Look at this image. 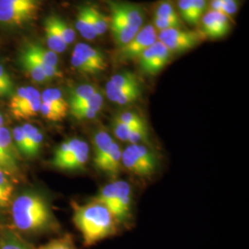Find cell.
Wrapping results in <instances>:
<instances>
[{
	"label": "cell",
	"instance_id": "obj_20",
	"mask_svg": "<svg viewBox=\"0 0 249 249\" xmlns=\"http://www.w3.org/2000/svg\"><path fill=\"white\" fill-rule=\"evenodd\" d=\"M45 31L48 49H50L55 53H63L68 45L65 44L61 36H59L57 30L55 29L52 16L45 19Z\"/></svg>",
	"mask_w": 249,
	"mask_h": 249
},
{
	"label": "cell",
	"instance_id": "obj_11",
	"mask_svg": "<svg viewBox=\"0 0 249 249\" xmlns=\"http://www.w3.org/2000/svg\"><path fill=\"white\" fill-rule=\"evenodd\" d=\"M0 171L9 177L16 176L19 171L18 152L11 131L6 126L0 127Z\"/></svg>",
	"mask_w": 249,
	"mask_h": 249
},
{
	"label": "cell",
	"instance_id": "obj_41",
	"mask_svg": "<svg viewBox=\"0 0 249 249\" xmlns=\"http://www.w3.org/2000/svg\"><path fill=\"white\" fill-rule=\"evenodd\" d=\"M4 123H5V118H4V116L2 115V113L0 112V127L4 126Z\"/></svg>",
	"mask_w": 249,
	"mask_h": 249
},
{
	"label": "cell",
	"instance_id": "obj_3",
	"mask_svg": "<svg viewBox=\"0 0 249 249\" xmlns=\"http://www.w3.org/2000/svg\"><path fill=\"white\" fill-rule=\"evenodd\" d=\"M89 157L88 143L79 138H71L54 150L51 164L56 169L77 171L86 166Z\"/></svg>",
	"mask_w": 249,
	"mask_h": 249
},
{
	"label": "cell",
	"instance_id": "obj_10",
	"mask_svg": "<svg viewBox=\"0 0 249 249\" xmlns=\"http://www.w3.org/2000/svg\"><path fill=\"white\" fill-rule=\"evenodd\" d=\"M171 52L160 41H156L138 58L140 68L148 75H156L169 62Z\"/></svg>",
	"mask_w": 249,
	"mask_h": 249
},
{
	"label": "cell",
	"instance_id": "obj_9",
	"mask_svg": "<svg viewBox=\"0 0 249 249\" xmlns=\"http://www.w3.org/2000/svg\"><path fill=\"white\" fill-rule=\"evenodd\" d=\"M157 40V32L153 25L148 24L142 27L129 43L119 48V57L124 60L138 59Z\"/></svg>",
	"mask_w": 249,
	"mask_h": 249
},
{
	"label": "cell",
	"instance_id": "obj_4",
	"mask_svg": "<svg viewBox=\"0 0 249 249\" xmlns=\"http://www.w3.org/2000/svg\"><path fill=\"white\" fill-rule=\"evenodd\" d=\"M41 4L42 0H0V26H25L36 18Z\"/></svg>",
	"mask_w": 249,
	"mask_h": 249
},
{
	"label": "cell",
	"instance_id": "obj_6",
	"mask_svg": "<svg viewBox=\"0 0 249 249\" xmlns=\"http://www.w3.org/2000/svg\"><path fill=\"white\" fill-rule=\"evenodd\" d=\"M41 93L32 86H23L14 91L10 97L9 110L16 119H29L40 112Z\"/></svg>",
	"mask_w": 249,
	"mask_h": 249
},
{
	"label": "cell",
	"instance_id": "obj_13",
	"mask_svg": "<svg viewBox=\"0 0 249 249\" xmlns=\"http://www.w3.org/2000/svg\"><path fill=\"white\" fill-rule=\"evenodd\" d=\"M132 203V190L125 181H116L115 209L113 215L118 223H124L130 217Z\"/></svg>",
	"mask_w": 249,
	"mask_h": 249
},
{
	"label": "cell",
	"instance_id": "obj_40",
	"mask_svg": "<svg viewBox=\"0 0 249 249\" xmlns=\"http://www.w3.org/2000/svg\"><path fill=\"white\" fill-rule=\"evenodd\" d=\"M12 81L9 72L0 64V82H10Z\"/></svg>",
	"mask_w": 249,
	"mask_h": 249
},
{
	"label": "cell",
	"instance_id": "obj_36",
	"mask_svg": "<svg viewBox=\"0 0 249 249\" xmlns=\"http://www.w3.org/2000/svg\"><path fill=\"white\" fill-rule=\"evenodd\" d=\"M71 113L73 117L78 120H89L96 117L100 111L92 108H77L71 109Z\"/></svg>",
	"mask_w": 249,
	"mask_h": 249
},
{
	"label": "cell",
	"instance_id": "obj_29",
	"mask_svg": "<svg viewBox=\"0 0 249 249\" xmlns=\"http://www.w3.org/2000/svg\"><path fill=\"white\" fill-rule=\"evenodd\" d=\"M154 17L157 18L180 19L177 10L168 0H162L154 10Z\"/></svg>",
	"mask_w": 249,
	"mask_h": 249
},
{
	"label": "cell",
	"instance_id": "obj_23",
	"mask_svg": "<svg viewBox=\"0 0 249 249\" xmlns=\"http://www.w3.org/2000/svg\"><path fill=\"white\" fill-rule=\"evenodd\" d=\"M14 187L5 173L0 171V207L8 208L12 203Z\"/></svg>",
	"mask_w": 249,
	"mask_h": 249
},
{
	"label": "cell",
	"instance_id": "obj_33",
	"mask_svg": "<svg viewBox=\"0 0 249 249\" xmlns=\"http://www.w3.org/2000/svg\"><path fill=\"white\" fill-rule=\"evenodd\" d=\"M11 137H12L13 142L18 151V154L25 156L26 155V142H25V137H24L22 126L21 125L15 126L11 130Z\"/></svg>",
	"mask_w": 249,
	"mask_h": 249
},
{
	"label": "cell",
	"instance_id": "obj_18",
	"mask_svg": "<svg viewBox=\"0 0 249 249\" xmlns=\"http://www.w3.org/2000/svg\"><path fill=\"white\" fill-rule=\"evenodd\" d=\"M21 126L26 142L25 157L28 159L36 158L42 150V146L44 143V134L37 126L30 123L22 124Z\"/></svg>",
	"mask_w": 249,
	"mask_h": 249
},
{
	"label": "cell",
	"instance_id": "obj_16",
	"mask_svg": "<svg viewBox=\"0 0 249 249\" xmlns=\"http://www.w3.org/2000/svg\"><path fill=\"white\" fill-rule=\"evenodd\" d=\"M110 12H111V19L109 20L110 29L112 31L116 45L120 48L126 45L127 43H129L140 29L129 26L124 18H122L120 14L117 13L116 10L110 9Z\"/></svg>",
	"mask_w": 249,
	"mask_h": 249
},
{
	"label": "cell",
	"instance_id": "obj_5",
	"mask_svg": "<svg viewBox=\"0 0 249 249\" xmlns=\"http://www.w3.org/2000/svg\"><path fill=\"white\" fill-rule=\"evenodd\" d=\"M122 166L135 176H152L157 168L155 154L145 144H129L122 151Z\"/></svg>",
	"mask_w": 249,
	"mask_h": 249
},
{
	"label": "cell",
	"instance_id": "obj_22",
	"mask_svg": "<svg viewBox=\"0 0 249 249\" xmlns=\"http://www.w3.org/2000/svg\"><path fill=\"white\" fill-rule=\"evenodd\" d=\"M20 64L26 72L27 75L38 83H45L49 81L45 76V72L43 69L37 64V63L27 54L24 51L20 55Z\"/></svg>",
	"mask_w": 249,
	"mask_h": 249
},
{
	"label": "cell",
	"instance_id": "obj_28",
	"mask_svg": "<svg viewBox=\"0 0 249 249\" xmlns=\"http://www.w3.org/2000/svg\"><path fill=\"white\" fill-rule=\"evenodd\" d=\"M178 7L181 17L185 21H187L188 24H191V25L198 24V21L194 13V9H193L191 0H178Z\"/></svg>",
	"mask_w": 249,
	"mask_h": 249
},
{
	"label": "cell",
	"instance_id": "obj_1",
	"mask_svg": "<svg viewBox=\"0 0 249 249\" xmlns=\"http://www.w3.org/2000/svg\"><path fill=\"white\" fill-rule=\"evenodd\" d=\"M73 223L80 231L85 247L115 235L117 221L107 207L93 199L86 204L72 202Z\"/></svg>",
	"mask_w": 249,
	"mask_h": 249
},
{
	"label": "cell",
	"instance_id": "obj_34",
	"mask_svg": "<svg viewBox=\"0 0 249 249\" xmlns=\"http://www.w3.org/2000/svg\"><path fill=\"white\" fill-rule=\"evenodd\" d=\"M29 248L15 235L7 233L0 241V249H28Z\"/></svg>",
	"mask_w": 249,
	"mask_h": 249
},
{
	"label": "cell",
	"instance_id": "obj_7",
	"mask_svg": "<svg viewBox=\"0 0 249 249\" xmlns=\"http://www.w3.org/2000/svg\"><path fill=\"white\" fill-rule=\"evenodd\" d=\"M71 61L75 70L84 74H97L105 71L107 66L102 51L83 43L74 47Z\"/></svg>",
	"mask_w": 249,
	"mask_h": 249
},
{
	"label": "cell",
	"instance_id": "obj_8",
	"mask_svg": "<svg viewBox=\"0 0 249 249\" xmlns=\"http://www.w3.org/2000/svg\"><path fill=\"white\" fill-rule=\"evenodd\" d=\"M204 38L201 32L173 28L160 31L157 39L165 45L170 52H184L198 45Z\"/></svg>",
	"mask_w": 249,
	"mask_h": 249
},
{
	"label": "cell",
	"instance_id": "obj_35",
	"mask_svg": "<svg viewBox=\"0 0 249 249\" xmlns=\"http://www.w3.org/2000/svg\"><path fill=\"white\" fill-rule=\"evenodd\" d=\"M153 26L160 32L173 28H182V21L181 19H170L153 17Z\"/></svg>",
	"mask_w": 249,
	"mask_h": 249
},
{
	"label": "cell",
	"instance_id": "obj_15",
	"mask_svg": "<svg viewBox=\"0 0 249 249\" xmlns=\"http://www.w3.org/2000/svg\"><path fill=\"white\" fill-rule=\"evenodd\" d=\"M116 141L105 129H100L93 136V163L100 170L109 157Z\"/></svg>",
	"mask_w": 249,
	"mask_h": 249
},
{
	"label": "cell",
	"instance_id": "obj_19",
	"mask_svg": "<svg viewBox=\"0 0 249 249\" xmlns=\"http://www.w3.org/2000/svg\"><path fill=\"white\" fill-rule=\"evenodd\" d=\"M76 28L80 36L86 40L91 41L97 37L92 22L90 20L88 6H81L79 9L76 19Z\"/></svg>",
	"mask_w": 249,
	"mask_h": 249
},
{
	"label": "cell",
	"instance_id": "obj_37",
	"mask_svg": "<svg viewBox=\"0 0 249 249\" xmlns=\"http://www.w3.org/2000/svg\"><path fill=\"white\" fill-rule=\"evenodd\" d=\"M221 2L223 13L228 18H231V16H233L236 13L238 9V4L236 0H221Z\"/></svg>",
	"mask_w": 249,
	"mask_h": 249
},
{
	"label": "cell",
	"instance_id": "obj_2",
	"mask_svg": "<svg viewBox=\"0 0 249 249\" xmlns=\"http://www.w3.org/2000/svg\"><path fill=\"white\" fill-rule=\"evenodd\" d=\"M13 224L19 231L38 232L53 227V217L45 196L28 192L17 196L10 205Z\"/></svg>",
	"mask_w": 249,
	"mask_h": 249
},
{
	"label": "cell",
	"instance_id": "obj_32",
	"mask_svg": "<svg viewBox=\"0 0 249 249\" xmlns=\"http://www.w3.org/2000/svg\"><path fill=\"white\" fill-rule=\"evenodd\" d=\"M39 114H41L45 119H47L49 121H53V122L61 121L67 116L66 114L60 112L59 110H57L54 107H51L45 103H41Z\"/></svg>",
	"mask_w": 249,
	"mask_h": 249
},
{
	"label": "cell",
	"instance_id": "obj_12",
	"mask_svg": "<svg viewBox=\"0 0 249 249\" xmlns=\"http://www.w3.org/2000/svg\"><path fill=\"white\" fill-rule=\"evenodd\" d=\"M201 34L204 37L218 39L226 36L230 30V18L222 12L210 10L201 18Z\"/></svg>",
	"mask_w": 249,
	"mask_h": 249
},
{
	"label": "cell",
	"instance_id": "obj_25",
	"mask_svg": "<svg viewBox=\"0 0 249 249\" xmlns=\"http://www.w3.org/2000/svg\"><path fill=\"white\" fill-rule=\"evenodd\" d=\"M88 10H89L90 20L92 22L96 35L97 36H103L104 34H106L109 27L108 18L95 7L88 6Z\"/></svg>",
	"mask_w": 249,
	"mask_h": 249
},
{
	"label": "cell",
	"instance_id": "obj_14",
	"mask_svg": "<svg viewBox=\"0 0 249 249\" xmlns=\"http://www.w3.org/2000/svg\"><path fill=\"white\" fill-rule=\"evenodd\" d=\"M107 4L109 9L116 10L129 26L136 29H141L143 27L145 21V14L142 9L139 6L116 0H107Z\"/></svg>",
	"mask_w": 249,
	"mask_h": 249
},
{
	"label": "cell",
	"instance_id": "obj_26",
	"mask_svg": "<svg viewBox=\"0 0 249 249\" xmlns=\"http://www.w3.org/2000/svg\"><path fill=\"white\" fill-rule=\"evenodd\" d=\"M52 19L55 29L57 30L59 36H61L65 44L67 45L73 44L76 38V34L71 27L57 16H52Z\"/></svg>",
	"mask_w": 249,
	"mask_h": 249
},
{
	"label": "cell",
	"instance_id": "obj_30",
	"mask_svg": "<svg viewBox=\"0 0 249 249\" xmlns=\"http://www.w3.org/2000/svg\"><path fill=\"white\" fill-rule=\"evenodd\" d=\"M35 249H77L74 242L72 240L71 236L70 234H66L65 236L53 239L48 242L47 244L43 245L39 248Z\"/></svg>",
	"mask_w": 249,
	"mask_h": 249
},
{
	"label": "cell",
	"instance_id": "obj_17",
	"mask_svg": "<svg viewBox=\"0 0 249 249\" xmlns=\"http://www.w3.org/2000/svg\"><path fill=\"white\" fill-rule=\"evenodd\" d=\"M140 81L137 76L130 71L117 73L111 77L107 84V96L111 102H113L116 96L123 90L130 89L135 86H139Z\"/></svg>",
	"mask_w": 249,
	"mask_h": 249
},
{
	"label": "cell",
	"instance_id": "obj_38",
	"mask_svg": "<svg viewBox=\"0 0 249 249\" xmlns=\"http://www.w3.org/2000/svg\"><path fill=\"white\" fill-rule=\"evenodd\" d=\"M191 1H192V6L194 9L195 16H196L197 21L199 22L202 16L204 15L205 10L207 8L206 0H191Z\"/></svg>",
	"mask_w": 249,
	"mask_h": 249
},
{
	"label": "cell",
	"instance_id": "obj_27",
	"mask_svg": "<svg viewBox=\"0 0 249 249\" xmlns=\"http://www.w3.org/2000/svg\"><path fill=\"white\" fill-rule=\"evenodd\" d=\"M141 95H142L141 85L135 86L130 89H125L124 91L120 92L113 101V103H115L120 107L128 106L130 104L135 103L137 100H139Z\"/></svg>",
	"mask_w": 249,
	"mask_h": 249
},
{
	"label": "cell",
	"instance_id": "obj_39",
	"mask_svg": "<svg viewBox=\"0 0 249 249\" xmlns=\"http://www.w3.org/2000/svg\"><path fill=\"white\" fill-rule=\"evenodd\" d=\"M13 81L10 82H0V97H8L14 93Z\"/></svg>",
	"mask_w": 249,
	"mask_h": 249
},
{
	"label": "cell",
	"instance_id": "obj_31",
	"mask_svg": "<svg viewBox=\"0 0 249 249\" xmlns=\"http://www.w3.org/2000/svg\"><path fill=\"white\" fill-rule=\"evenodd\" d=\"M116 119L131 127H140L143 125H147L142 117L134 112H124L122 114H119L116 116Z\"/></svg>",
	"mask_w": 249,
	"mask_h": 249
},
{
	"label": "cell",
	"instance_id": "obj_21",
	"mask_svg": "<svg viewBox=\"0 0 249 249\" xmlns=\"http://www.w3.org/2000/svg\"><path fill=\"white\" fill-rule=\"evenodd\" d=\"M41 100L42 103L47 104L51 107H54L55 109L59 110L64 114H68L70 110L69 103L64 98L62 92L60 89L56 88H49L46 89L41 93Z\"/></svg>",
	"mask_w": 249,
	"mask_h": 249
},
{
	"label": "cell",
	"instance_id": "obj_24",
	"mask_svg": "<svg viewBox=\"0 0 249 249\" xmlns=\"http://www.w3.org/2000/svg\"><path fill=\"white\" fill-rule=\"evenodd\" d=\"M98 90L97 87H95L94 85H91V84H83V85L78 86L77 88L73 89L71 93L69 106L72 107V106L79 104L86 99L89 98Z\"/></svg>",
	"mask_w": 249,
	"mask_h": 249
}]
</instances>
